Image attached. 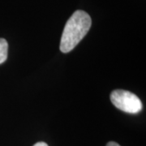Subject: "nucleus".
I'll list each match as a JSON object with an SVG mask.
<instances>
[{
    "instance_id": "1",
    "label": "nucleus",
    "mask_w": 146,
    "mask_h": 146,
    "mask_svg": "<svg viewBox=\"0 0 146 146\" xmlns=\"http://www.w3.org/2000/svg\"><path fill=\"white\" fill-rule=\"evenodd\" d=\"M91 25L92 20L87 12L76 11L65 25L60 41V50L63 53L72 51L87 34Z\"/></svg>"
},
{
    "instance_id": "2",
    "label": "nucleus",
    "mask_w": 146,
    "mask_h": 146,
    "mask_svg": "<svg viewBox=\"0 0 146 146\" xmlns=\"http://www.w3.org/2000/svg\"><path fill=\"white\" fill-rule=\"evenodd\" d=\"M110 101L116 108L129 114H137L143 105L136 94L123 89L114 90L110 94Z\"/></svg>"
},
{
    "instance_id": "3",
    "label": "nucleus",
    "mask_w": 146,
    "mask_h": 146,
    "mask_svg": "<svg viewBox=\"0 0 146 146\" xmlns=\"http://www.w3.org/2000/svg\"><path fill=\"white\" fill-rule=\"evenodd\" d=\"M8 43L4 38H0V64L4 63L7 58Z\"/></svg>"
},
{
    "instance_id": "4",
    "label": "nucleus",
    "mask_w": 146,
    "mask_h": 146,
    "mask_svg": "<svg viewBox=\"0 0 146 146\" xmlns=\"http://www.w3.org/2000/svg\"><path fill=\"white\" fill-rule=\"evenodd\" d=\"M106 146H121L120 145H119L118 143H116L115 141H110L106 144Z\"/></svg>"
},
{
    "instance_id": "5",
    "label": "nucleus",
    "mask_w": 146,
    "mask_h": 146,
    "mask_svg": "<svg viewBox=\"0 0 146 146\" xmlns=\"http://www.w3.org/2000/svg\"><path fill=\"white\" fill-rule=\"evenodd\" d=\"M33 146H49L47 145L46 143H45V142H37L36 143L35 145Z\"/></svg>"
}]
</instances>
